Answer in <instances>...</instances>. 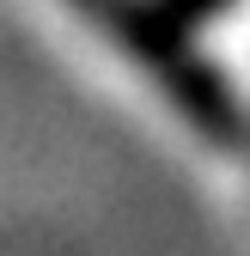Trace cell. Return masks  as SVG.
<instances>
[{
  "instance_id": "1",
  "label": "cell",
  "mask_w": 250,
  "mask_h": 256,
  "mask_svg": "<svg viewBox=\"0 0 250 256\" xmlns=\"http://www.w3.org/2000/svg\"><path fill=\"white\" fill-rule=\"evenodd\" d=\"M86 12V24L110 37L134 68L165 92V104L196 128L208 134L214 146H238L244 134V116H238V98L220 68H208L190 43V24H183L165 0H74Z\"/></svg>"
},
{
  "instance_id": "2",
  "label": "cell",
  "mask_w": 250,
  "mask_h": 256,
  "mask_svg": "<svg viewBox=\"0 0 250 256\" xmlns=\"http://www.w3.org/2000/svg\"><path fill=\"white\" fill-rule=\"evenodd\" d=\"M165 6H171L183 24H202V18H220V12H232V0H165Z\"/></svg>"
}]
</instances>
